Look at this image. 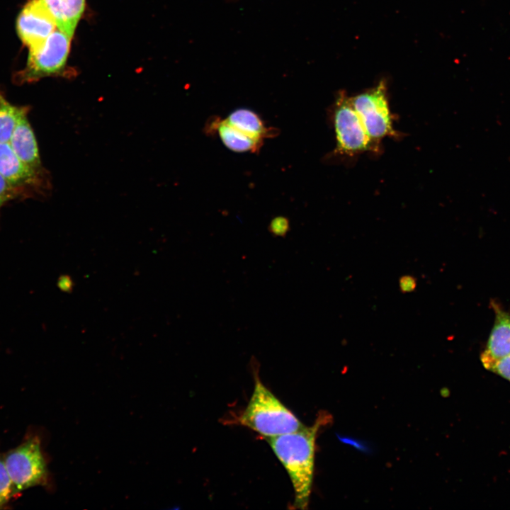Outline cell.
Wrapping results in <instances>:
<instances>
[{
    "instance_id": "obj_1",
    "label": "cell",
    "mask_w": 510,
    "mask_h": 510,
    "mask_svg": "<svg viewBox=\"0 0 510 510\" xmlns=\"http://www.w3.org/2000/svg\"><path fill=\"white\" fill-rule=\"evenodd\" d=\"M327 419L325 414H322L312 426L266 438L290 478L295 493L294 509L305 510L308 506L312 485L315 441L320 426Z\"/></svg>"
},
{
    "instance_id": "obj_2",
    "label": "cell",
    "mask_w": 510,
    "mask_h": 510,
    "mask_svg": "<svg viewBox=\"0 0 510 510\" xmlns=\"http://www.w3.org/2000/svg\"><path fill=\"white\" fill-rule=\"evenodd\" d=\"M247 406L237 418L239 424L262 436L271 438L292 433L305 426L261 382L257 375Z\"/></svg>"
},
{
    "instance_id": "obj_3",
    "label": "cell",
    "mask_w": 510,
    "mask_h": 510,
    "mask_svg": "<svg viewBox=\"0 0 510 510\" xmlns=\"http://www.w3.org/2000/svg\"><path fill=\"white\" fill-rule=\"evenodd\" d=\"M4 459L16 494L48 482L47 464L38 436H27L20 445L7 452Z\"/></svg>"
},
{
    "instance_id": "obj_4",
    "label": "cell",
    "mask_w": 510,
    "mask_h": 510,
    "mask_svg": "<svg viewBox=\"0 0 510 510\" xmlns=\"http://www.w3.org/2000/svg\"><path fill=\"white\" fill-rule=\"evenodd\" d=\"M332 113L337 154L353 157L366 152L379 151L380 148L368 136L351 97L344 91L337 96Z\"/></svg>"
},
{
    "instance_id": "obj_5",
    "label": "cell",
    "mask_w": 510,
    "mask_h": 510,
    "mask_svg": "<svg viewBox=\"0 0 510 510\" xmlns=\"http://www.w3.org/2000/svg\"><path fill=\"white\" fill-rule=\"evenodd\" d=\"M71 38L57 28L41 44L29 49L26 66L16 74V83L35 81L61 74L69 55Z\"/></svg>"
},
{
    "instance_id": "obj_6",
    "label": "cell",
    "mask_w": 510,
    "mask_h": 510,
    "mask_svg": "<svg viewBox=\"0 0 510 510\" xmlns=\"http://www.w3.org/2000/svg\"><path fill=\"white\" fill-rule=\"evenodd\" d=\"M351 100L368 136L378 148L383 138L399 137L397 131L394 128L387 100V86L384 81H380L375 87L351 97Z\"/></svg>"
},
{
    "instance_id": "obj_7",
    "label": "cell",
    "mask_w": 510,
    "mask_h": 510,
    "mask_svg": "<svg viewBox=\"0 0 510 510\" xmlns=\"http://www.w3.org/2000/svg\"><path fill=\"white\" fill-rule=\"evenodd\" d=\"M0 173L20 200L45 196L50 190L47 171H38L27 166L8 143H0Z\"/></svg>"
},
{
    "instance_id": "obj_8",
    "label": "cell",
    "mask_w": 510,
    "mask_h": 510,
    "mask_svg": "<svg viewBox=\"0 0 510 510\" xmlns=\"http://www.w3.org/2000/svg\"><path fill=\"white\" fill-rule=\"evenodd\" d=\"M57 25L41 0H30L23 6L16 20L18 37L29 49L41 44Z\"/></svg>"
},
{
    "instance_id": "obj_9",
    "label": "cell",
    "mask_w": 510,
    "mask_h": 510,
    "mask_svg": "<svg viewBox=\"0 0 510 510\" xmlns=\"http://www.w3.org/2000/svg\"><path fill=\"white\" fill-rule=\"evenodd\" d=\"M492 307L495 312L494 326L486 347L480 355L484 368L494 361L510 354V313L494 302Z\"/></svg>"
},
{
    "instance_id": "obj_10",
    "label": "cell",
    "mask_w": 510,
    "mask_h": 510,
    "mask_svg": "<svg viewBox=\"0 0 510 510\" xmlns=\"http://www.w3.org/2000/svg\"><path fill=\"white\" fill-rule=\"evenodd\" d=\"M28 115H23L19 120L8 144L16 156L27 166L38 171H46Z\"/></svg>"
},
{
    "instance_id": "obj_11",
    "label": "cell",
    "mask_w": 510,
    "mask_h": 510,
    "mask_svg": "<svg viewBox=\"0 0 510 510\" xmlns=\"http://www.w3.org/2000/svg\"><path fill=\"white\" fill-rule=\"evenodd\" d=\"M207 131L217 135L229 149L239 153H255L260 150L264 142L254 139L227 123L224 118L215 117L206 125Z\"/></svg>"
},
{
    "instance_id": "obj_12",
    "label": "cell",
    "mask_w": 510,
    "mask_h": 510,
    "mask_svg": "<svg viewBox=\"0 0 510 510\" xmlns=\"http://www.w3.org/2000/svg\"><path fill=\"white\" fill-rule=\"evenodd\" d=\"M53 17L57 28L72 37L85 7V0H41Z\"/></svg>"
},
{
    "instance_id": "obj_13",
    "label": "cell",
    "mask_w": 510,
    "mask_h": 510,
    "mask_svg": "<svg viewBox=\"0 0 510 510\" xmlns=\"http://www.w3.org/2000/svg\"><path fill=\"white\" fill-rule=\"evenodd\" d=\"M224 120L249 136L262 142L278 134L277 129L266 126L257 113L247 108L237 109Z\"/></svg>"
},
{
    "instance_id": "obj_14",
    "label": "cell",
    "mask_w": 510,
    "mask_h": 510,
    "mask_svg": "<svg viewBox=\"0 0 510 510\" xmlns=\"http://www.w3.org/2000/svg\"><path fill=\"white\" fill-rule=\"evenodd\" d=\"M28 106H16L0 91V143H8L21 118L28 114Z\"/></svg>"
},
{
    "instance_id": "obj_15",
    "label": "cell",
    "mask_w": 510,
    "mask_h": 510,
    "mask_svg": "<svg viewBox=\"0 0 510 510\" xmlns=\"http://www.w3.org/2000/svg\"><path fill=\"white\" fill-rule=\"evenodd\" d=\"M15 494L14 486L7 471L4 455L0 454V509Z\"/></svg>"
},
{
    "instance_id": "obj_16",
    "label": "cell",
    "mask_w": 510,
    "mask_h": 510,
    "mask_svg": "<svg viewBox=\"0 0 510 510\" xmlns=\"http://www.w3.org/2000/svg\"><path fill=\"white\" fill-rule=\"evenodd\" d=\"M486 369L510 382V354L494 361Z\"/></svg>"
},
{
    "instance_id": "obj_17",
    "label": "cell",
    "mask_w": 510,
    "mask_h": 510,
    "mask_svg": "<svg viewBox=\"0 0 510 510\" xmlns=\"http://www.w3.org/2000/svg\"><path fill=\"white\" fill-rule=\"evenodd\" d=\"M16 200H20L18 193L0 173V211L4 205Z\"/></svg>"
},
{
    "instance_id": "obj_18",
    "label": "cell",
    "mask_w": 510,
    "mask_h": 510,
    "mask_svg": "<svg viewBox=\"0 0 510 510\" xmlns=\"http://www.w3.org/2000/svg\"><path fill=\"white\" fill-rule=\"evenodd\" d=\"M268 230L276 237H285L290 230L289 220L285 217L277 216L271 221Z\"/></svg>"
},
{
    "instance_id": "obj_19",
    "label": "cell",
    "mask_w": 510,
    "mask_h": 510,
    "mask_svg": "<svg viewBox=\"0 0 510 510\" xmlns=\"http://www.w3.org/2000/svg\"><path fill=\"white\" fill-rule=\"evenodd\" d=\"M416 279L412 276L404 275L399 279L400 290L403 293L413 292L416 290Z\"/></svg>"
},
{
    "instance_id": "obj_20",
    "label": "cell",
    "mask_w": 510,
    "mask_h": 510,
    "mask_svg": "<svg viewBox=\"0 0 510 510\" xmlns=\"http://www.w3.org/2000/svg\"><path fill=\"white\" fill-rule=\"evenodd\" d=\"M58 286L62 291L69 292L73 288V281L68 276H63L58 280Z\"/></svg>"
}]
</instances>
